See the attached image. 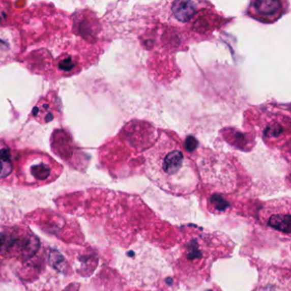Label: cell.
Here are the masks:
<instances>
[{
  "label": "cell",
  "instance_id": "obj_1",
  "mask_svg": "<svg viewBox=\"0 0 291 291\" xmlns=\"http://www.w3.org/2000/svg\"><path fill=\"white\" fill-rule=\"evenodd\" d=\"M144 156L146 174L160 188L175 195L196 190L199 179L193 161L167 132H160L155 146Z\"/></svg>",
  "mask_w": 291,
  "mask_h": 291
},
{
  "label": "cell",
  "instance_id": "obj_2",
  "mask_svg": "<svg viewBox=\"0 0 291 291\" xmlns=\"http://www.w3.org/2000/svg\"><path fill=\"white\" fill-rule=\"evenodd\" d=\"M16 161L19 174L28 184L50 182L61 172L60 165L40 151H23L17 154Z\"/></svg>",
  "mask_w": 291,
  "mask_h": 291
},
{
  "label": "cell",
  "instance_id": "obj_3",
  "mask_svg": "<svg viewBox=\"0 0 291 291\" xmlns=\"http://www.w3.org/2000/svg\"><path fill=\"white\" fill-rule=\"evenodd\" d=\"M39 241L34 236L20 238L15 233L4 232L0 234V253H15L21 257L33 256L37 251Z\"/></svg>",
  "mask_w": 291,
  "mask_h": 291
},
{
  "label": "cell",
  "instance_id": "obj_4",
  "mask_svg": "<svg viewBox=\"0 0 291 291\" xmlns=\"http://www.w3.org/2000/svg\"><path fill=\"white\" fill-rule=\"evenodd\" d=\"M284 2L277 0L252 1L249 5V16L265 23H273L284 13Z\"/></svg>",
  "mask_w": 291,
  "mask_h": 291
},
{
  "label": "cell",
  "instance_id": "obj_5",
  "mask_svg": "<svg viewBox=\"0 0 291 291\" xmlns=\"http://www.w3.org/2000/svg\"><path fill=\"white\" fill-rule=\"evenodd\" d=\"M20 50V35L16 28L0 26V63L11 61Z\"/></svg>",
  "mask_w": 291,
  "mask_h": 291
},
{
  "label": "cell",
  "instance_id": "obj_6",
  "mask_svg": "<svg viewBox=\"0 0 291 291\" xmlns=\"http://www.w3.org/2000/svg\"><path fill=\"white\" fill-rule=\"evenodd\" d=\"M266 221L271 227L288 235L290 233L289 205L282 209H271L268 212Z\"/></svg>",
  "mask_w": 291,
  "mask_h": 291
},
{
  "label": "cell",
  "instance_id": "obj_7",
  "mask_svg": "<svg viewBox=\"0 0 291 291\" xmlns=\"http://www.w3.org/2000/svg\"><path fill=\"white\" fill-rule=\"evenodd\" d=\"M17 153L11 151L6 142L0 140V180L6 179L13 171Z\"/></svg>",
  "mask_w": 291,
  "mask_h": 291
},
{
  "label": "cell",
  "instance_id": "obj_8",
  "mask_svg": "<svg viewBox=\"0 0 291 291\" xmlns=\"http://www.w3.org/2000/svg\"><path fill=\"white\" fill-rule=\"evenodd\" d=\"M273 283H271L270 275L266 274L262 277L257 291H289V277L283 279V277L276 273Z\"/></svg>",
  "mask_w": 291,
  "mask_h": 291
}]
</instances>
